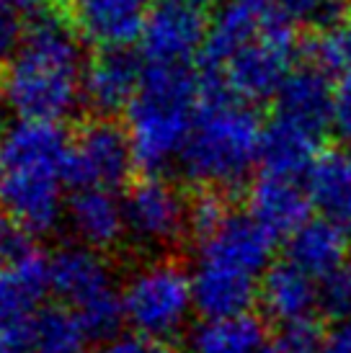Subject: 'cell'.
I'll list each match as a JSON object with an SVG mask.
<instances>
[{"label": "cell", "mask_w": 351, "mask_h": 353, "mask_svg": "<svg viewBox=\"0 0 351 353\" xmlns=\"http://www.w3.org/2000/svg\"><path fill=\"white\" fill-rule=\"evenodd\" d=\"M83 72L80 37L70 19L39 13L8 59L0 90L19 119L57 124L83 99Z\"/></svg>", "instance_id": "cell-1"}, {"label": "cell", "mask_w": 351, "mask_h": 353, "mask_svg": "<svg viewBox=\"0 0 351 353\" xmlns=\"http://www.w3.org/2000/svg\"><path fill=\"white\" fill-rule=\"evenodd\" d=\"M70 145L59 124L26 121L0 137V201L29 232H49L65 214Z\"/></svg>", "instance_id": "cell-2"}, {"label": "cell", "mask_w": 351, "mask_h": 353, "mask_svg": "<svg viewBox=\"0 0 351 353\" xmlns=\"http://www.w3.org/2000/svg\"><path fill=\"white\" fill-rule=\"evenodd\" d=\"M263 127L256 111L222 90L202 88V103L178 157L184 176L205 191L243 186L258 163Z\"/></svg>", "instance_id": "cell-3"}, {"label": "cell", "mask_w": 351, "mask_h": 353, "mask_svg": "<svg viewBox=\"0 0 351 353\" xmlns=\"http://www.w3.org/2000/svg\"><path fill=\"white\" fill-rule=\"evenodd\" d=\"M202 103V75L189 65H147L132 101L127 134L135 163L150 176L178 160Z\"/></svg>", "instance_id": "cell-4"}, {"label": "cell", "mask_w": 351, "mask_h": 353, "mask_svg": "<svg viewBox=\"0 0 351 353\" xmlns=\"http://www.w3.org/2000/svg\"><path fill=\"white\" fill-rule=\"evenodd\" d=\"M294 23L279 6H266L261 34L248 47L238 52L217 75H202L205 90H222L235 101L261 103L276 99L287 75L294 70L297 31Z\"/></svg>", "instance_id": "cell-5"}, {"label": "cell", "mask_w": 351, "mask_h": 353, "mask_svg": "<svg viewBox=\"0 0 351 353\" xmlns=\"http://www.w3.org/2000/svg\"><path fill=\"white\" fill-rule=\"evenodd\" d=\"M49 289L78 317L91 338L117 335L124 320L122 289L98 250L80 243L59 248L49 258Z\"/></svg>", "instance_id": "cell-6"}, {"label": "cell", "mask_w": 351, "mask_h": 353, "mask_svg": "<svg viewBox=\"0 0 351 353\" xmlns=\"http://www.w3.org/2000/svg\"><path fill=\"white\" fill-rule=\"evenodd\" d=\"M124 320L135 333L166 341L184 330L194 304L191 274L173 261H153L140 265L122 286Z\"/></svg>", "instance_id": "cell-7"}, {"label": "cell", "mask_w": 351, "mask_h": 353, "mask_svg": "<svg viewBox=\"0 0 351 353\" xmlns=\"http://www.w3.org/2000/svg\"><path fill=\"white\" fill-rule=\"evenodd\" d=\"M49 289V258L31 255L0 268V353H34L41 299Z\"/></svg>", "instance_id": "cell-8"}, {"label": "cell", "mask_w": 351, "mask_h": 353, "mask_svg": "<svg viewBox=\"0 0 351 353\" xmlns=\"http://www.w3.org/2000/svg\"><path fill=\"white\" fill-rule=\"evenodd\" d=\"M196 265L254 281H261L272 268L274 237L248 212L240 214L230 209L222 222L207 235L196 237Z\"/></svg>", "instance_id": "cell-9"}, {"label": "cell", "mask_w": 351, "mask_h": 353, "mask_svg": "<svg viewBox=\"0 0 351 353\" xmlns=\"http://www.w3.org/2000/svg\"><path fill=\"white\" fill-rule=\"evenodd\" d=\"M135 165V150L127 129L108 119H96L80 129L70 148L68 183L114 191L127 181Z\"/></svg>", "instance_id": "cell-10"}, {"label": "cell", "mask_w": 351, "mask_h": 353, "mask_svg": "<svg viewBox=\"0 0 351 353\" xmlns=\"http://www.w3.org/2000/svg\"><path fill=\"white\" fill-rule=\"evenodd\" d=\"M189 206L173 183L145 176L124 199L127 232L142 245H171L189 227Z\"/></svg>", "instance_id": "cell-11"}, {"label": "cell", "mask_w": 351, "mask_h": 353, "mask_svg": "<svg viewBox=\"0 0 351 353\" xmlns=\"http://www.w3.org/2000/svg\"><path fill=\"white\" fill-rule=\"evenodd\" d=\"M207 29L199 8L178 0L158 3L147 13L140 37L147 65H189V59L205 50Z\"/></svg>", "instance_id": "cell-12"}, {"label": "cell", "mask_w": 351, "mask_h": 353, "mask_svg": "<svg viewBox=\"0 0 351 353\" xmlns=\"http://www.w3.org/2000/svg\"><path fill=\"white\" fill-rule=\"evenodd\" d=\"M145 70L124 50H98L83 72V101L101 117H114L132 106L142 88Z\"/></svg>", "instance_id": "cell-13"}, {"label": "cell", "mask_w": 351, "mask_h": 353, "mask_svg": "<svg viewBox=\"0 0 351 353\" xmlns=\"http://www.w3.org/2000/svg\"><path fill=\"white\" fill-rule=\"evenodd\" d=\"M145 0H70V23L101 50H124L142 37Z\"/></svg>", "instance_id": "cell-14"}, {"label": "cell", "mask_w": 351, "mask_h": 353, "mask_svg": "<svg viewBox=\"0 0 351 353\" xmlns=\"http://www.w3.org/2000/svg\"><path fill=\"white\" fill-rule=\"evenodd\" d=\"M310 196L297 178L261 173L248 191V214L276 240L294 235L310 219Z\"/></svg>", "instance_id": "cell-15"}, {"label": "cell", "mask_w": 351, "mask_h": 353, "mask_svg": "<svg viewBox=\"0 0 351 353\" xmlns=\"http://www.w3.org/2000/svg\"><path fill=\"white\" fill-rule=\"evenodd\" d=\"M276 117L297 127L323 134L331 127L333 85L328 72L312 62L294 68L276 93Z\"/></svg>", "instance_id": "cell-16"}, {"label": "cell", "mask_w": 351, "mask_h": 353, "mask_svg": "<svg viewBox=\"0 0 351 353\" xmlns=\"http://www.w3.org/2000/svg\"><path fill=\"white\" fill-rule=\"evenodd\" d=\"M266 6L269 3H256V0H227L217 10L207 29V41L202 50V75L207 78L217 75L230 62V57H235L261 34Z\"/></svg>", "instance_id": "cell-17"}, {"label": "cell", "mask_w": 351, "mask_h": 353, "mask_svg": "<svg viewBox=\"0 0 351 353\" xmlns=\"http://www.w3.org/2000/svg\"><path fill=\"white\" fill-rule=\"evenodd\" d=\"M65 216L80 245L93 250L114 248L127 232L124 201L108 188H78L68 201Z\"/></svg>", "instance_id": "cell-18"}, {"label": "cell", "mask_w": 351, "mask_h": 353, "mask_svg": "<svg viewBox=\"0 0 351 353\" xmlns=\"http://www.w3.org/2000/svg\"><path fill=\"white\" fill-rule=\"evenodd\" d=\"M312 209L323 219L343 227L351 235V152L331 148L321 152L305 176Z\"/></svg>", "instance_id": "cell-19"}, {"label": "cell", "mask_w": 351, "mask_h": 353, "mask_svg": "<svg viewBox=\"0 0 351 353\" xmlns=\"http://www.w3.org/2000/svg\"><path fill=\"white\" fill-rule=\"evenodd\" d=\"M258 299H261L266 314L279 325L312 320L310 314L321 307L318 281L290 261L272 263V268L261 279Z\"/></svg>", "instance_id": "cell-20"}, {"label": "cell", "mask_w": 351, "mask_h": 353, "mask_svg": "<svg viewBox=\"0 0 351 353\" xmlns=\"http://www.w3.org/2000/svg\"><path fill=\"white\" fill-rule=\"evenodd\" d=\"M351 235L328 219H307L294 235L287 237V261L303 268L315 281L333 274L349 261Z\"/></svg>", "instance_id": "cell-21"}, {"label": "cell", "mask_w": 351, "mask_h": 353, "mask_svg": "<svg viewBox=\"0 0 351 353\" xmlns=\"http://www.w3.org/2000/svg\"><path fill=\"white\" fill-rule=\"evenodd\" d=\"M318 137L321 134L276 117L272 124L263 127L261 134V152H258L261 173L282 178L307 176V170L321 155Z\"/></svg>", "instance_id": "cell-22"}, {"label": "cell", "mask_w": 351, "mask_h": 353, "mask_svg": "<svg viewBox=\"0 0 351 353\" xmlns=\"http://www.w3.org/2000/svg\"><path fill=\"white\" fill-rule=\"evenodd\" d=\"M191 353H272V335L251 314L202 320L189 335Z\"/></svg>", "instance_id": "cell-23"}, {"label": "cell", "mask_w": 351, "mask_h": 353, "mask_svg": "<svg viewBox=\"0 0 351 353\" xmlns=\"http://www.w3.org/2000/svg\"><path fill=\"white\" fill-rule=\"evenodd\" d=\"M91 335L70 310H49L37 325L34 353H91Z\"/></svg>", "instance_id": "cell-24"}, {"label": "cell", "mask_w": 351, "mask_h": 353, "mask_svg": "<svg viewBox=\"0 0 351 353\" xmlns=\"http://www.w3.org/2000/svg\"><path fill=\"white\" fill-rule=\"evenodd\" d=\"M279 8L312 31H331L351 19V0H279Z\"/></svg>", "instance_id": "cell-25"}, {"label": "cell", "mask_w": 351, "mask_h": 353, "mask_svg": "<svg viewBox=\"0 0 351 353\" xmlns=\"http://www.w3.org/2000/svg\"><path fill=\"white\" fill-rule=\"evenodd\" d=\"M318 302L333 323L351 320V258L318 281Z\"/></svg>", "instance_id": "cell-26"}, {"label": "cell", "mask_w": 351, "mask_h": 353, "mask_svg": "<svg viewBox=\"0 0 351 353\" xmlns=\"http://www.w3.org/2000/svg\"><path fill=\"white\" fill-rule=\"evenodd\" d=\"M31 235L26 227L21 225L16 216L8 212H0V268L19 265L37 255V248L31 243Z\"/></svg>", "instance_id": "cell-27"}, {"label": "cell", "mask_w": 351, "mask_h": 353, "mask_svg": "<svg viewBox=\"0 0 351 353\" xmlns=\"http://www.w3.org/2000/svg\"><path fill=\"white\" fill-rule=\"evenodd\" d=\"M323 333L312 320L279 325L272 338V353H323Z\"/></svg>", "instance_id": "cell-28"}, {"label": "cell", "mask_w": 351, "mask_h": 353, "mask_svg": "<svg viewBox=\"0 0 351 353\" xmlns=\"http://www.w3.org/2000/svg\"><path fill=\"white\" fill-rule=\"evenodd\" d=\"M331 129L343 145L351 148V72L341 75V80L333 85Z\"/></svg>", "instance_id": "cell-29"}, {"label": "cell", "mask_w": 351, "mask_h": 353, "mask_svg": "<svg viewBox=\"0 0 351 353\" xmlns=\"http://www.w3.org/2000/svg\"><path fill=\"white\" fill-rule=\"evenodd\" d=\"M101 353H171V348L166 345V341L129 330V333L111 335L104 343Z\"/></svg>", "instance_id": "cell-30"}, {"label": "cell", "mask_w": 351, "mask_h": 353, "mask_svg": "<svg viewBox=\"0 0 351 353\" xmlns=\"http://www.w3.org/2000/svg\"><path fill=\"white\" fill-rule=\"evenodd\" d=\"M23 23L19 19V10L10 8L8 3H0V62L16 54L23 39Z\"/></svg>", "instance_id": "cell-31"}, {"label": "cell", "mask_w": 351, "mask_h": 353, "mask_svg": "<svg viewBox=\"0 0 351 353\" xmlns=\"http://www.w3.org/2000/svg\"><path fill=\"white\" fill-rule=\"evenodd\" d=\"M323 353H351V320H339L323 333Z\"/></svg>", "instance_id": "cell-32"}, {"label": "cell", "mask_w": 351, "mask_h": 353, "mask_svg": "<svg viewBox=\"0 0 351 353\" xmlns=\"http://www.w3.org/2000/svg\"><path fill=\"white\" fill-rule=\"evenodd\" d=\"M0 3H8L16 10H44L55 0H0Z\"/></svg>", "instance_id": "cell-33"}, {"label": "cell", "mask_w": 351, "mask_h": 353, "mask_svg": "<svg viewBox=\"0 0 351 353\" xmlns=\"http://www.w3.org/2000/svg\"><path fill=\"white\" fill-rule=\"evenodd\" d=\"M178 3H186V6H191V8H207V6H212L215 0H178Z\"/></svg>", "instance_id": "cell-34"}, {"label": "cell", "mask_w": 351, "mask_h": 353, "mask_svg": "<svg viewBox=\"0 0 351 353\" xmlns=\"http://www.w3.org/2000/svg\"><path fill=\"white\" fill-rule=\"evenodd\" d=\"M0 186H3V170H0Z\"/></svg>", "instance_id": "cell-35"}, {"label": "cell", "mask_w": 351, "mask_h": 353, "mask_svg": "<svg viewBox=\"0 0 351 353\" xmlns=\"http://www.w3.org/2000/svg\"><path fill=\"white\" fill-rule=\"evenodd\" d=\"M256 3H266V0H256Z\"/></svg>", "instance_id": "cell-36"}]
</instances>
